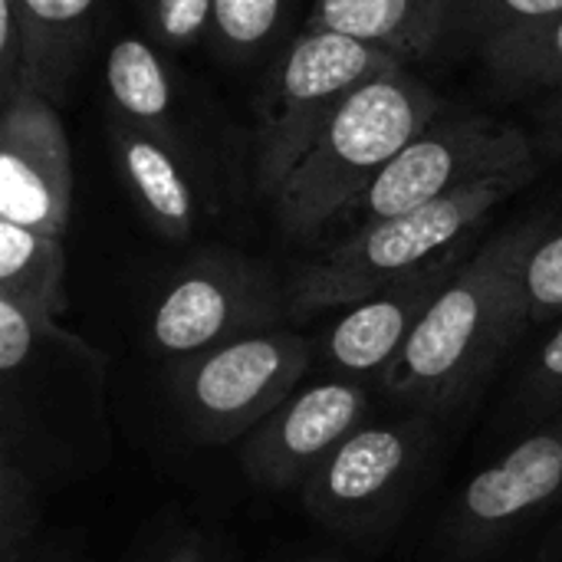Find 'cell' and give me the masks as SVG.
<instances>
[{"mask_svg": "<svg viewBox=\"0 0 562 562\" xmlns=\"http://www.w3.org/2000/svg\"><path fill=\"white\" fill-rule=\"evenodd\" d=\"M547 224V217L510 224L458 267L379 379L395 405L438 418L491 375L507 346L530 326L524 267Z\"/></svg>", "mask_w": 562, "mask_h": 562, "instance_id": "6da1fadb", "label": "cell"}, {"mask_svg": "<svg viewBox=\"0 0 562 562\" xmlns=\"http://www.w3.org/2000/svg\"><path fill=\"white\" fill-rule=\"evenodd\" d=\"M438 112L441 99L405 66L362 82L313 138L273 198L280 231L286 237H313L342 217Z\"/></svg>", "mask_w": 562, "mask_h": 562, "instance_id": "7a4b0ae2", "label": "cell"}, {"mask_svg": "<svg viewBox=\"0 0 562 562\" xmlns=\"http://www.w3.org/2000/svg\"><path fill=\"white\" fill-rule=\"evenodd\" d=\"M533 175L537 168L491 178L408 214L356 227L346 240L293 273V280L286 283L290 316L303 319L336 306L346 310L458 250L464 237L477 231L487 214L501 207L510 194H517Z\"/></svg>", "mask_w": 562, "mask_h": 562, "instance_id": "3957f363", "label": "cell"}, {"mask_svg": "<svg viewBox=\"0 0 562 562\" xmlns=\"http://www.w3.org/2000/svg\"><path fill=\"white\" fill-rule=\"evenodd\" d=\"M402 63L382 46L329 30H303L277 59L260 92L254 128L257 191L273 201L336 109L362 82Z\"/></svg>", "mask_w": 562, "mask_h": 562, "instance_id": "277c9868", "label": "cell"}, {"mask_svg": "<svg viewBox=\"0 0 562 562\" xmlns=\"http://www.w3.org/2000/svg\"><path fill=\"white\" fill-rule=\"evenodd\" d=\"M313 346L293 329H263L171 369V402L198 445L244 441L303 382Z\"/></svg>", "mask_w": 562, "mask_h": 562, "instance_id": "5b68a950", "label": "cell"}, {"mask_svg": "<svg viewBox=\"0 0 562 562\" xmlns=\"http://www.w3.org/2000/svg\"><path fill=\"white\" fill-rule=\"evenodd\" d=\"M290 316V293L270 267L207 250L165 283L148 316V349L171 369L234 339L277 329Z\"/></svg>", "mask_w": 562, "mask_h": 562, "instance_id": "8992f818", "label": "cell"}, {"mask_svg": "<svg viewBox=\"0 0 562 562\" xmlns=\"http://www.w3.org/2000/svg\"><path fill=\"white\" fill-rule=\"evenodd\" d=\"M527 168H537V155L524 128L484 115L448 122L435 119L389 161V168L342 217L362 227Z\"/></svg>", "mask_w": 562, "mask_h": 562, "instance_id": "52a82bcc", "label": "cell"}, {"mask_svg": "<svg viewBox=\"0 0 562 562\" xmlns=\"http://www.w3.org/2000/svg\"><path fill=\"white\" fill-rule=\"evenodd\" d=\"M435 438V415L362 425L300 487L306 510L329 530L369 533L385 527L412 494Z\"/></svg>", "mask_w": 562, "mask_h": 562, "instance_id": "ba28073f", "label": "cell"}, {"mask_svg": "<svg viewBox=\"0 0 562 562\" xmlns=\"http://www.w3.org/2000/svg\"><path fill=\"white\" fill-rule=\"evenodd\" d=\"M562 497V412L530 428L501 461L477 471L441 527L451 560L471 562L504 547Z\"/></svg>", "mask_w": 562, "mask_h": 562, "instance_id": "9c48e42d", "label": "cell"}, {"mask_svg": "<svg viewBox=\"0 0 562 562\" xmlns=\"http://www.w3.org/2000/svg\"><path fill=\"white\" fill-rule=\"evenodd\" d=\"M369 415V389L356 379H329L296 389L240 441V468L263 491L303 487L306 477Z\"/></svg>", "mask_w": 562, "mask_h": 562, "instance_id": "30bf717a", "label": "cell"}, {"mask_svg": "<svg viewBox=\"0 0 562 562\" xmlns=\"http://www.w3.org/2000/svg\"><path fill=\"white\" fill-rule=\"evenodd\" d=\"M72 207V155L56 102L33 86L0 109V221L63 237Z\"/></svg>", "mask_w": 562, "mask_h": 562, "instance_id": "8fae6325", "label": "cell"}, {"mask_svg": "<svg viewBox=\"0 0 562 562\" xmlns=\"http://www.w3.org/2000/svg\"><path fill=\"white\" fill-rule=\"evenodd\" d=\"M461 263L464 260L458 247L435 263L346 306V313L329 326L319 356L339 372V379H382Z\"/></svg>", "mask_w": 562, "mask_h": 562, "instance_id": "7c38bea8", "label": "cell"}, {"mask_svg": "<svg viewBox=\"0 0 562 562\" xmlns=\"http://www.w3.org/2000/svg\"><path fill=\"white\" fill-rule=\"evenodd\" d=\"M112 148L122 181L148 227L168 240H188L201 217L194 155L119 115H112Z\"/></svg>", "mask_w": 562, "mask_h": 562, "instance_id": "4fadbf2b", "label": "cell"}, {"mask_svg": "<svg viewBox=\"0 0 562 562\" xmlns=\"http://www.w3.org/2000/svg\"><path fill=\"white\" fill-rule=\"evenodd\" d=\"M448 0H316L303 30H329L405 56L441 46Z\"/></svg>", "mask_w": 562, "mask_h": 562, "instance_id": "5bb4252c", "label": "cell"}, {"mask_svg": "<svg viewBox=\"0 0 562 562\" xmlns=\"http://www.w3.org/2000/svg\"><path fill=\"white\" fill-rule=\"evenodd\" d=\"M105 89L119 119L191 151V138L178 119L175 79L155 43L142 36H119L105 59Z\"/></svg>", "mask_w": 562, "mask_h": 562, "instance_id": "9a60e30c", "label": "cell"}, {"mask_svg": "<svg viewBox=\"0 0 562 562\" xmlns=\"http://www.w3.org/2000/svg\"><path fill=\"white\" fill-rule=\"evenodd\" d=\"M99 0H20L26 30V86L59 102L92 33Z\"/></svg>", "mask_w": 562, "mask_h": 562, "instance_id": "2e32d148", "label": "cell"}, {"mask_svg": "<svg viewBox=\"0 0 562 562\" xmlns=\"http://www.w3.org/2000/svg\"><path fill=\"white\" fill-rule=\"evenodd\" d=\"M0 290L59 316L66 310L63 237L0 221Z\"/></svg>", "mask_w": 562, "mask_h": 562, "instance_id": "e0dca14e", "label": "cell"}, {"mask_svg": "<svg viewBox=\"0 0 562 562\" xmlns=\"http://www.w3.org/2000/svg\"><path fill=\"white\" fill-rule=\"evenodd\" d=\"M497 86L514 92H562V10L550 20L517 30L481 53Z\"/></svg>", "mask_w": 562, "mask_h": 562, "instance_id": "ac0fdd59", "label": "cell"}, {"mask_svg": "<svg viewBox=\"0 0 562 562\" xmlns=\"http://www.w3.org/2000/svg\"><path fill=\"white\" fill-rule=\"evenodd\" d=\"M562 0H448L441 43L484 53L497 40L560 13Z\"/></svg>", "mask_w": 562, "mask_h": 562, "instance_id": "d6986e66", "label": "cell"}, {"mask_svg": "<svg viewBox=\"0 0 562 562\" xmlns=\"http://www.w3.org/2000/svg\"><path fill=\"white\" fill-rule=\"evenodd\" d=\"M36 342H49V346L69 349L72 356L95 359V352L79 336L56 326L53 313L0 290V372L13 379L30 362Z\"/></svg>", "mask_w": 562, "mask_h": 562, "instance_id": "ffe728a7", "label": "cell"}, {"mask_svg": "<svg viewBox=\"0 0 562 562\" xmlns=\"http://www.w3.org/2000/svg\"><path fill=\"white\" fill-rule=\"evenodd\" d=\"M562 412V319L537 346V352L520 369L514 392L507 398V415L517 425L537 428Z\"/></svg>", "mask_w": 562, "mask_h": 562, "instance_id": "44dd1931", "label": "cell"}, {"mask_svg": "<svg viewBox=\"0 0 562 562\" xmlns=\"http://www.w3.org/2000/svg\"><path fill=\"white\" fill-rule=\"evenodd\" d=\"M283 13L286 0H214V43L231 59H250L277 40Z\"/></svg>", "mask_w": 562, "mask_h": 562, "instance_id": "7402d4cb", "label": "cell"}, {"mask_svg": "<svg viewBox=\"0 0 562 562\" xmlns=\"http://www.w3.org/2000/svg\"><path fill=\"white\" fill-rule=\"evenodd\" d=\"M524 300L530 326L562 319V221H550L524 267Z\"/></svg>", "mask_w": 562, "mask_h": 562, "instance_id": "603a6c76", "label": "cell"}, {"mask_svg": "<svg viewBox=\"0 0 562 562\" xmlns=\"http://www.w3.org/2000/svg\"><path fill=\"white\" fill-rule=\"evenodd\" d=\"M155 43L168 49H188L211 33L214 0H135Z\"/></svg>", "mask_w": 562, "mask_h": 562, "instance_id": "cb8c5ba5", "label": "cell"}, {"mask_svg": "<svg viewBox=\"0 0 562 562\" xmlns=\"http://www.w3.org/2000/svg\"><path fill=\"white\" fill-rule=\"evenodd\" d=\"M33 491L10 448L0 454V562H16L33 530Z\"/></svg>", "mask_w": 562, "mask_h": 562, "instance_id": "d4e9b609", "label": "cell"}, {"mask_svg": "<svg viewBox=\"0 0 562 562\" xmlns=\"http://www.w3.org/2000/svg\"><path fill=\"white\" fill-rule=\"evenodd\" d=\"M540 125H543V145L562 155V92H557L543 109H540Z\"/></svg>", "mask_w": 562, "mask_h": 562, "instance_id": "484cf974", "label": "cell"}, {"mask_svg": "<svg viewBox=\"0 0 562 562\" xmlns=\"http://www.w3.org/2000/svg\"><path fill=\"white\" fill-rule=\"evenodd\" d=\"M533 562H562V517L547 530V537L540 540V550Z\"/></svg>", "mask_w": 562, "mask_h": 562, "instance_id": "4316f807", "label": "cell"}, {"mask_svg": "<svg viewBox=\"0 0 562 562\" xmlns=\"http://www.w3.org/2000/svg\"><path fill=\"white\" fill-rule=\"evenodd\" d=\"M161 562H204V550H201V543L191 537V540H181V543H178Z\"/></svg>", "mask_w": 562, "mask_h": 562, "instance_id": "83f0119b", "label": "cell"}, {"mask_svg": "<svg viewBox=\"0 0 562 562\" xmlns=\"http://www.w3.org/2000/svg\"><path fill=\"white\" fill-rule=\"evenodd\" d=\"M300 562H326V560H300Z\"/></svg>", "mask_w": 562, "mask_h": 562, "instance_id": "f1b7e54d", "label": "cell"}]
</instances>
